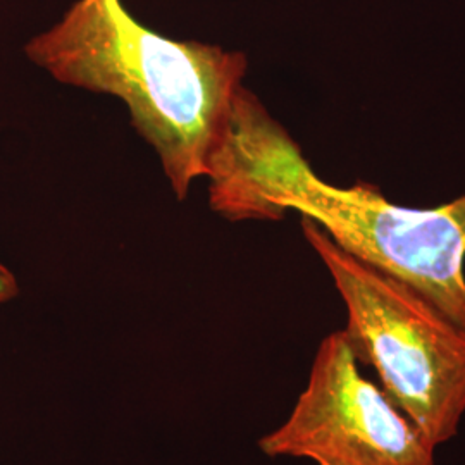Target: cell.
Returning a JSON list of instances; mask_svg holds the SVG:
<instances>
[{
	"instance_id": "6da1fadb",
	"label": "cell",
	"mask_w": 465,
	"mask_h": 465,
	"mask_svg": "<svg viewBox=\"0 0 465 465\" xmlns=\"http://www.w3.org/2000/svg\"><path fill=\"white\" fill-rule=\"evenodd\" d=\"M207 178L219 214L280 219L297 211L343 252L412 286L465 330V193L416 209L386 199L374 184L326 183L245 88Z\"/></svg>"
},
{
	"instance_id": "7a4b0ae2",
	"label": "cell",
	"mask_w": 465,
	"mask_h": 465,
	"mask_svg": "<svg viewBox=\"0 0 465 465\" xmlns=\"http://www.w3.org/2000/svg\"><path fill=\"white\" fill-rule=\"evenodd\" d=\"M25 50L55 80L123 100L180 200L209 174L247 71L242 52L169 40L121 0H78Z\"/></svg>"
},
{
	"instance_id": "3957f363",
	"label": "cell",
	"mask_w": 465,
	"mask_h": 465,
	"mask_svg": "<svg viewBox=\"0 0 465 465\" xmlns=\"http://www.w3.org/2000/svg\"><path fill=\"white\" fill-rule=\"evenodd\" d=\"M303 234L347 307L343 330L359 362L436 449L465 416V330L431 300L340 249L303 217Z\"/></svg>"
},
{
	"instance_id": "277c9868",
	"label": "cell",
	"mask_w": 465,
	"mask_h": 465,
	"mask_svg": "<svg viewBox=\"0 0 465 465\" xmlns=\"http://www.w3.org/2000/svg\"><path fill=\"white\" fill-rule=\"evenodd\" d=\"M259 449L316 465H436V447L362 374L343 330L321 341L290 416Z\"/></svg>"
},
{
	"instance_id": "5b68a950",
	"label": "cell",
	"mask_w": 465,
	"mask_h": 465,
	"mask_svg": "<svg viewBox=\"0 0 465 465\" xmlns=\"http://www.w3.org/2000/svg\"><path fill=\"white\" fill-rule=\"evenodd\" d=\"M19 293V284L15 274L0 264V303L15 299Z\"/></svg>"
}]
</instances>
